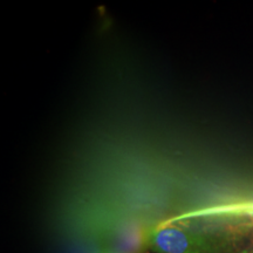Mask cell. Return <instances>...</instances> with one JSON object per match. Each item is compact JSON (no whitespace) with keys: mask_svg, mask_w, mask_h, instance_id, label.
<instances>
[{"mask_svg":"<svg viewBox=\"0 0 253 253\" xmlns=\"http://www.w3.org/2000/svg\"><path fill=\"white\" fill-rule=\"evenodd\" d=\"M102 253H114V252H102Z\"/></svg>","mask_w":253,"mask_h":253,"instance_id":"obj_2","label":"cell"},{"mask_svg":"<svg viewBox=\"0 0 253 253\" xmlns=\"http://www.w3.org/2000/svg\"><path fill=\"white\" fill-rule=\"evenodd\" d=\"M156 253H232L233 240L220 231L202 230L177 221L158 224L147 236Z\"/></svg>","mask_w":253,"mask_h":253,"instance_id":"obj_1","label":"cell"}]
</instances>
